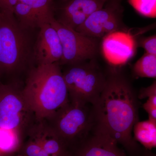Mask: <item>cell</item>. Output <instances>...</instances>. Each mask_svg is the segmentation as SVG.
Segmentation results:
<instances>
[{
  "label": "cell",
  "instance_id": "5b68a950",
  "mask_svg": "<svg viewBox=\"0 0 156 156\" xmlns=\"http://www.w3.org/2000/svg\"><path fill=\"white\" fill-rule=\"evenodd\" d=\"M69 66L62 75L70 101L94 106L103 90L106 77L91 62Z\"/></svg>",
  "mask_w": 156,
  "mask_h": 156
},
{
  "label": "cell",
  "instance_id": "ba28073f",
  "mask_svg": "<svg viewBox=\"0 0 156 156\" xmlns=\"http://www.w3.org/2000/svg\"><path fill=\"white\" fill-rule=\"evenodd\" d=\"M111 1L92 13L75 30L86 36L98 39L122 30V9L118 2Z\"/></svg>",
  "mask_w": 156,
  "mask_h": 156
},
{
  "label": "cell",
  "instance_id": "cb8c5ba5",
  "mask_svg": "<svg viewBox=\"0 0 156 156\" xmlns=\"http://www.w3.org/2000/svg\"><path fill=\"white\" fill-rule=\"evenodd\" d=\"M146 156H156L154 154H149L147 155Z\"/></svg>",
  "mask_w": 156,
  "mask_h": 156
},
{
  "label": "cell",
  "instance_id": "7402d4cb",
  "mask_svg": "<svg viewBox=\"0 0 156 156\" xmlns=\"http://www.w3.org/2000/svg\"><path fill=\"white\" fill-rule=\"evenodd\" d=\"M11 156H23L22 155H21V154L19 153H16L12 155Z\"/></svg>",
  "mask_w": 156,
  "mask_h": 156
},
{
  "label": "cell",
  "instance_id": "4316f807",
  "mask_svg": "<svg viewBox=\"0 0 156 156\" xmlns=\"http://www.w3.org/2000/svg\"><path fill=\"white\" fill-rule=\"evenodd\" d=\"M62 1H65V0H62Z\"/></svg>",
  "mask_w": 156,
  "mask_h": 156
},
{
  "label": "cell",
  "instance_id": "4fadbf2b",
  "mask_svg": "<svg viewBox=\"0 0 156 156\" xmlns=\"http://www.w3.org/2000/svg\"><path fill=\"white\" fill-rule=\"evenodd\" d=\"M134 138L144 147L151 150L156 147V122L150 119L137 122L133 128Z\"/></svg>",
  "mask_w": 156,
  "mask_h": 156
},
{
  "label": "cell",
  "instance_id": "5bb4252c",
  "mask_svg": "<svg viewBox=\"0 0 156 156\" xmlns=\"http://www.w3.org/2000/svg\"><path fill=\"white\" fill-rule=\"evenodd\" d=\"M23 139L13 130L0 128V152L8 155L17 153Z\"/></svg>",
  "mask_w": 156,
  "mask_h": 156
},
{
  "label": "cell",
  "instance_id": "603a6c76",
  "mask_svg": "<svg viewBox=\"0 0 156 156\" xmlns=\"http://www.w3.org/2000/svg\"><path fill=\"white\" fill-rule=\"evenodd\" d=\"M11 155H8L2 153L0 152V156H11Z\"/></svg>",
  "mask_w": 156,
  "mask_h": 156
},
{
  "label": "cell",
  "instance_id": "30bf717a",
  "mask_svg": "<svg viewBox=\"0 0 156 156\" xmlns=\"http://www.w3.org/2000/svg\"><path fill=\"white\" fill-rule=\"evenodd\" d=\"M40 29L33 47V58L37 65L59 62L62 50L57 31L50 23L43 25Z\"/></svg>",
  "mask_w": 156,
  "mask_h": 156
},
{
  "label": "cell",
  "instance_id": "277c9868",
  "mask_svg": "<svg viewBox=\"0 0 156 156\" xmlns=\"http://www.w3.org/2000/svg\"><path fill=\"white\" fill-rule=\"evenodd\" d=\"M89 105L70 101L45 120L69 149L86 139L95 126L93 108Z\"/></svg>",
  "mask_w": 156,
  "mask_h": 156
},
{
  "label": "cell",
  "instance_id": "9a60e30c",
  "mask_svg": "<svg viewBox=\"0 0 156 156\" xmlns=\"http://www.w3.org/2000/svg\"><path fill=\"white\" fill-rule=\"evenodd\" d=\"M136 78H149L156 79V55L145 53L136 61L133 68Z\"/></svg>",
  "mask_w": 156,
  "mask_h": 156
},
{
  "label": "cell",
  "instance_id": "8992f818",
  "mask_svg": "<svg viewBox=\"0 0 156 156\" xmlns=\"http://www.w3.org/2000/svg\"><path fill=\"white\" fill-rule=\"evenodd\" d=\"M35 121L22 90L11 84H0V128L13 130L23 138Z\"/></svg>",
  "mask_w": 156,
  "mask_h": 156
},
{
  "label": "cell",
  "instance_id": "7c38bea8",
  "mask_svg": "<svg viewBox=\"0 0 156 156\" xmlns=\"http://www.w3.org/2000/svg\"><path fill=\"white\" fill-rule=\"evenodd\" d=\"M87 137L72 147L68 156H126L114 139L95 128L92 136Z\"/></svg>",
  "mask_w": 156,
  "mask_h": 156
},
{
  "label": "cell",
  "instance_id": "3957f363",
  "mask_svg": "<svg viewBox=\"0 0 156 156\" xmlns=\"http://www.w3.org/2000/svg\"><path fill=\"white\" fill-rule=\"evenodd\" d=\"M28 31L20 26L14 13L0 10V74L23 69L33 58Z\"/></svg>",
  "mask_w": 156,
  "mask_h": 156
},
{
  "label": "cell",
  "instance_id": "44dd1931",
  "mask_svg": "<svg viewBox=\"0 0 156 156\" xmlns=\"http://www.w3.org/2000/svg\"><path fill=\"white\" fill-rule=\"evenodd\" d=\"M18 0H0V10L14 13V6Z\"/></svg>",
  "mask_w": 156,
  "mask_h": 156
},
{
  "label": "cell",
  "instance_id": "7a4b0ae2",
  "mask_svg": "<svg viewBox=\"0 0 156 156\" xmlns=\"http://www.w3.org/2000/svg\"><path fill=\"white\" fill-rule=\"evenodd\" d=\"M22 93L36 121L50 119L70 101L58 62L32 68Z\"/></svg>",
  "mask_w": 156,
  "mask_h": 156
},
{
  "label": "cell",
  "instance_id": "484cf974",
  "mask_svg": "<svg viewBox=\"0 0 156 156\" xmlns=\"http://www.w3.org/2000/svg\"><path fill=\"white\" fill-rule=\"evenodd\" d=\"M1 84V81H0V84Z\"/></svg>",
  "mask_w": 156,
  "mask_h": 156
},
{
  "label": "cell",
  "instance_id": "d4e9b609",
  "mask_svg": "<svg viewBox=\"0 0 156 156\" xmlns=\"http://www.w3.org/2000/svg\"><path fill=\"white\" fill-rule=\"evenodd\" d=\"M112 1H116V2H118V1H120V0H112Z\"/></svg>",
  "mask_w": 156,
  "mask_h": 156
},
{
  "label": "cell",
  "instance_id": "ac0fdd59",
  "mask_svg": "<svg viewBox=\"0 0 156 156\" xmlns=\"http://www.w3.org/2000/svg\"><path fill=\"white\" fill-rule=\"evenodd\" d=\"M138 47L143 48L145 53L156 55V35L140 37L137 41Z\"/></svg>",
  "mask_w": 156,
  "mask_h": 156
},
{
  "label": "cell",
  "instance_id": "52a82bcc",
  "mask_svg": "<svg viewBox=\"0 0 156 156\" xmlns=\"http://www.w3.org/2000/svg\"><path fill=\"white\" fill-rule=\"evenodd\" d=\"M50 24L60 39L62 55L59 64H77L93 58L98 49V39L86 36L62 24L54 18Z\"/></svg>",
  "mask_w": 156,
  "mask_h": 156
},
{
  "label": "cell",
  "instance_id": "2e32d148",
  "mask_svg": "<svg viewBox=\"0 0 156 156\" xmlns=\"http://www.w3.org/2000/svg\"><path fill=\"white\" fill-rule=\"evenodd\" d=\"M25 135L24 138L26 140H23L17 153L21 154L23 156H49L36 138L28 134Z\"/></svg>",
  "mask_w": 156,
  "mask_h": 156
},
{
  "label": "cell",
  "instance_id": "d6986e66",
  "mask_svg": "<svg viewBox=\"0 0 156 156\" xmlns=\"http://www.w3.org/2000/svg\"><path fill=\"white\" fill-rule=\"evenodd\" d=\"M138 98L140 99L148 98L147 100L156 106V82L154 81L153 83L147 88H142L140 91Z\"/></svg>",
  "mask_w": 156,
  "mask_h": 156
},
{
  "label": "cell",
  "instance_id": "9c48e42d",
  "mask_svg": "<svg viewBox=\"0 0 156 156\" xmlns=\"http://www.w3.org/2000/svg\"><path fill=\"white\" fill-rule=\"evenodd\" d=\"M14 14L20 26L27 30L40 29L55 18L53 0H18Z\"/></svg>",
  "mask_w": 156,
  "mask_h": 156
},
{
  "label": "cell",
  "instance_id": "8fae6325",
  "mask_svg": "<svg viewBox=\"0 0 156 156\" xmlns=\"http://www.w3.org/2000/svg\"><path fill=\"white\" fill-rule=\"evenodd\" d=\"M108 0H65L58 9V18L62 24L75 30L95 11L103 8Z\"/></svg>",
  "mask_w": 156,
  "mask_h": 156
},
{
  "label": "cell",
  "instance_id": "6da1fadb",
  "mask_svg": "<svg viewBox=\"0 0 156 156\" xmlns=\"http://www.w3.org/2000/svg\"><path fill=\"white\" fill-rule=\"evenodd\" d=\"M135 93L122 76L113 73L106 82L97 103L93 106L95 129L107 134L128 149L136 144L132 136L138 122Z\"/></svg>",
  "mask_w": 156,
  "mask_h": 156
},
{
  "label": "cell",
  "instance_id": "e0dca14e",
  "mask_svg": "<svg viewBox=\"0 0 156 156\" xmlns=\"http://www.w3.org/2000/svg\"><path fill=\"white\" fill-rule=\"evenodd\" d=\"M128 2L140 15L156 18V0H128Z\"/></svg>",
  "mask_w": 156,
  "mask_h": 156
},
{
  "label": "cell",
  "instance_id": "ffe728a7",
  "mask_svg": "<svg viewBox=\"0 0 156 156\" xmlns=\"http://www.w3.org/2000/svg\"><path fill=\"white\" fill-rule=\"evenodd\" d=\"M143 107L148 114L149 119L156 122V105L147 100L145 103L144 104Z\"/></svg>",
  "mask_w": 156,
  "mask_h": 156
}]
</instances>
